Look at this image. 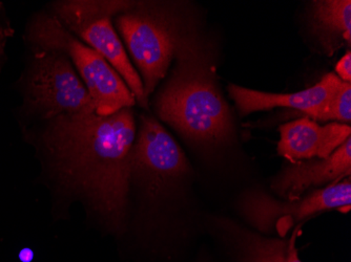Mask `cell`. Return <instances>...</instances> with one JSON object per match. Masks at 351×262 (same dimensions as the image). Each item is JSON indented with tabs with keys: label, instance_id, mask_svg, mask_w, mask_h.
Masks as SVG:
<instances>
[{
	"label": "cell",
	"instance_id": "8",
	"mask_svg": "<svg viewBox=\"0 0 351 262\" xmlns=\"http://www.w3.org/2000/svg\"><path fill=\"white\" fill-rule=\"evenodd\" d=\"M191 165L180 146L157 120L139 117L131 161V183H139L152 195L189 174Z\"/></svg>",
	"mask_w": 351,
	"mask_h": 262
},
{
	"label": "cell",
	"instance_id": "11",
	"mask_svg": "<svg viewBox=\"0 0 351 262\" xmlns=\"http://www.w3.org/2000/svg\"><path fill=\"white\" fill-rule=\"evenodd\" d=\"M351 137L326 159L295 161L286 166L271 183V189L285 200H298L311 188L331 185L350 176Z\"/></svg>",
	"mask_w": 351,
	"mask_h": 262
},
{
	"label": "cell",
	"instance_id": "5",
	"mask_svg": "<svg viewBox=\"0 0 351 262\" xmlns=\"http://www.w3.org/2000/svg\"><path fill=\"white\" fill-rule=\"evenodd\" d=\"M131 3L124 0H57L50 3L49 12L79 40L101 55L123 79L136 103L149 110L141 78L114 25L116 16Z\"/></svg>",
	"mask_w": 351,
	"mask_h": 262
},
{
	"label": "cell",
	"instance_id": "17",
	"mask_svg": "<svg viewBox=\"0 0 351 262\" xmlns=\"http://www.w3.org/2000/svg\"><path fill=\"white\" fill-rule=\"evenodd\" d=\"M5 37H7V34H5V29H0V56L3 55V45H5Z\"/></svg>",
	"mask_w": 351,
	"mask_h": 262
},
{
	"label": "cell",
	"instance_id": "10",
	"mask_svg": "<svg viewBox=\"0 0 351 262\" xmlns=\"http://www.w3.org/2000/svg\"><path fill=\"white\" fill-rule=\"evenodd\" d=\"M348 124L330 122L321 126L308 118L280 126L278 153L295 163L311 159H326L350 137Z\"/></svg>",
	"mask_w": 351,
	"mask_h": 262
},
{
	"label": "cell",
	"instance_id": "13",
	"mask_svg": "<svg viewBox=\"0 0 351 262\" xmlns=\"http://www.w3.org/2000/svg\"><path fill=\"white\" fill-rule=\"evenodd\" d=\"M313 3V21L321 36L326 40L342 38L350 44V0H321Z\"/></svg>",
	"mask_w": 351,
	"mask_h": 262
},
{
	"label": "cell",
	"instance_id": "6",
	"mask_svg": "<svg viewBox=\"0 0 351 262\" xmlns=\"http://www.w3.org/2000/svg\"><path fill=\"white\" fill-rule=\"evenodd\" d=\"M23 90L29 112L40 122L58 116L95 112L84 82L60 51L35 50Z\"/></svg>",
	"mask_w": 351,
	"mask_h": 262
},
{
	"label": "cell",
	"instance_id": "4",
	"mask_svg": "<svg viewBox=\"0 0 351 262\" xmlns=\"http://www.w3.org/2000/svg\"><path fill=\"white\" fill-rule=\"evenodd\" d=\"M27 37L34 50L60 51L70 59L90 94L95 114L108 117L137 104L123 79L110 63L70 33L50 12L35 16Z\"/></svg>",
	"mask_w": 351,
	"mask_h": 262
},
{
	"label": "cell",
	"instance_id": "14",
	"mask_svg": "<svg viewBox=\"0 0 351 262\" xmlns=\"http://www.w3.org/2000/svg\"><path fill=\"white\" fill-rule=\"evenodd\" d=\"M313 121H333L350 124L351 121V86L343 82L338 92L327 102L326 105L315 114Z\"/></svg>",
	"mask_w": 351,
	"mask_h": 262
},
{
	"label": "cell",
	"instance_id": "7",
	"mask_svg": "<svg viewBox=\"0 0 351 262\" xmlns=\"http://www.w3.org/2000/svg\"><path fill=\"white\" fill-rule=\"evenodd\" d=\"M350 177L317 189L298 200H279L263 191H248L240 200V209L252 226L263 234L284 237L289 230L307 218L332 209H350Z\"/></svg>",
	"mask_w": 351,
	"mask_h": 262
},
{
	"label": "cell",
	"instance_id": "9",
	"mask_svg": "<svg viewBox=\"0 0 351 262\" xmlns=\"http://www.w3.org/2000/svg\"><path fill=\"white\" fill-rule=\"evenodd\" d=\"M342 83L343 81L335 73H329L315 86L293 94H270L234 84H230L228 90L241 116L285 107L297 110L298 114L311 120L338 92Z\"/></svg>",
	"mask_w": 351,
	"mask_h": 262
},
{
	"label": "cell",
	"instance_id": "2",
	"mask_svg": "<svg viewBox=\"0 0 351 262\" xmlns=\"http://www.w3.org/2000/svg\"><path fill=\"white\" fill-rule=\"evenodd\" d=\"M175 65L156 98L158 116L183 137L200 145L226 143L234 135L232 114L219 90L210 45L187 21Z\"/></svg>",
	"mask_w": 351,
	"mask_h": 262
},
{
	"label": "cell",
	"instance_id": "1",
	"mask_svg": "<svg viewBox=\"0 0 351 262\" xmlns=\"http://www.w3.org/2000/svg\"><path fill=\"white\" fill-rule=\"evenodd\" d=\"M137 135L133 108L108 117L95 112L43 121L37 148L57 192L78 200L110 231H121L131 189Z\"/></svg>",
	"mask_w": 351,
	"mask_h": 262
},
{
	"label": "cell",
	"instance_id": "15",
	"mask_svg": "<svg viewBox=\"0 0 351 262\" xmlns=\"http://www.w3.org/2000/svg\"><path fill=\"white\" fill-rule=\"evenodd\" d=\"M336 75L346 83L351 82V54L347 52L336 65Z\"/></svg>",
	"mask_w": 351,
	"mask_h": 262
},
{
	"label": "cell",
	"instance_id": "16",
	"mask_svg": "<svg viewBox=\"0 0 351 262\" xmlns=\"http://www.w3.org/2000/svg\"><path fill=\"white\" fill-rule=\"evenodd\" d=\"M301 226L302 224H298L297 226L293 228V234H291V238H289V242H287L286 262H302L301 260L299 259V256H298L297 246H295L298 235H299L300 232H301Z\"/></svg>",
	"mask_w": 351,
	"mask_h": 262
},
{
	"label": "cell",
	"instance_id": "3",
	"mask_svg": "<svg viewBox=\"0 0 351 262\" xmlns=\"http://www.w3.org/2000/svg\"><path fill=\"white\" fill-rule=\"evenodd\" d=\"M187 21L178 5L156 1H132L129 9L114 18L147 99L167 78Z\"/></svg>",
	"mask_w": 351,
	"mask_h": 262
},
{
	"label": "cell",
	"instance_id": "12",
	"mask_svg": "<svg viewBox=\"0 0 351 262\" xmlns=\"http://www.w3.org/2000/svg\"><path fill=\"white\" fill-rule=\"evenodd\" d=\"M224 228L230 234L241 262H286L289 240L266 238L247 228L226 220Z\"/></svg>",
	"mask_w": 351,
	"mask_h": 262
}]
</instances>
